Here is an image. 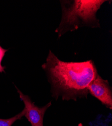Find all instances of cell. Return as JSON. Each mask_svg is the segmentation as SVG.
<instances>
[{"label":"cell","mask_w":112,"mask_h":126,"mask_svg":"<svg viewBox=\"0 0 112 126\" xmlns=\"http://www.w3.org/2000/svg\"><path fill=\"white\" fill-rule=\"evenodd\" d=\"M51 85L52 96L63 100L87 98V87L99 74L94 61L64 62L49 50L41 66Z\"/></svg>","instance_id":"obj_1"},{"label":"cell","mask_w":112,"mask_h":126,"mask_svg":"<svg viewBox=\"0 0 112 126\" xmlns=\"http://www.w3.org/2000/svg\"><path fill=\"white\" fill-rule=\"evenodd\" d=\"M62 19L55 32L60 38L68 32L82 27L100 28L97 12L105 0H73L60 1Z\"/></svg>","instance_id":"obj_2"},{"label":"cell","mask_w":112,"mask_h":126,"mask_svg":"<svg viewBox=\"0 0 112 126\" xmlns=\"http://www.w3.org/2000/svg\"><path fill=\"white\" fill-rule=\"evenodd\" d=\"M19 96L25 104L24 116L31 123L32 126H43V119L47 109L51 106V102H49L45 106L40 108L35 106L30 97L24 94L21 90L16 87Z\"/></svg>","instance_id":"obj_3"},{"label":"cell","mask_w":112,"mask_h":126,"mask_svg":"<svg viewBox=\"0 0 112 126\" xmlns=\"http://www.w3.org/2000/svg\"><path fill=\"white\" fill-rule=\"evenodd\" d=\"M88 93L99 100L107 108L112 109V91L108 80L99 74L87 87Z\"/></svg>","instance_id":"obj_4"},{"label":"cell","mask_w":112,"mask_h":126,"mask_svg":"<svg viewBox=\"0 0 112 126\" xmlns=\"http://www.w3.org/2000/svg\"><path fill=\"white\" fill-rule=\"evenodd\" d=\"M25 114V110H24L15 116L7 119H0V126H12V125L17 120L21 119Z\"/></svg>","instance_id":"obj_5"},{"label":"cell","mask_w":112,"mask_h":126,"mask_svg":"<svg viewBox=\"0 0 112 126\" xmlns=\"http://www.w3.org/2000/svg\"><path fill=\"white\" fill-rule=\"evenodd\" d=\"M8 51V49L3 48L1 46H0V72H5V67H3L2 65V60L5 55L6 52Z\"/></svg>","instance_id":"obj_6"},{"label":"cell","mask_w":112,"mask_h":126,"mask_svg":"<svg viewBox=\"0 0 112 126\" xmlns=\"http://www.w3.org/2000/svg\"><path fill=\"white\" fill-rule=\"evenodd\" d=\"M78 126H83V124H82L80 123V124H78Z\"/></svg>","instance_id":"obj_7"}]
</instances>
